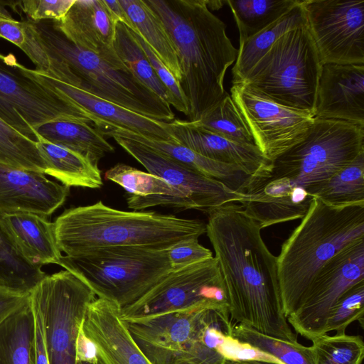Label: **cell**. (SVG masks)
<instances>
[{"label": "cell", "mask_w": 364, "mask_h": 364, "mask_svg": "<svg viewBox=\"0 0 364 364\" xmlns=\"http://www.w3.org/2000/svg\"><path fill=\"white\" fill-rule=\"evenodd\" d=\"M206 213L205 232L225 282L232 321L297 342L283 310L277 257L264 243L260 225L234 203Z\"/></svg>", "instance_id": "obj_1"}, {"label": "cell", "mask_w": 364, "mask_h": 364, "mask_svg": "<svg viewBox=\"0 0 364 364\" xmlns=\"http://www.w3.org/2000/svg\"><path fill=\"white\" fill-rule=\"evenodd\" d=\"M164 24L176 48L189 122H196L225 96L224 79L238 50L226 25L206 0H144Z\"/></svg>", "instance_id": "obj_2"}, {"label": "cell", "mask_w": 364, "mask_h": 364, "mask_svg": "<svg viewBox=\"0 0 364 364\" xmlns=\"http://www.w3.org/2000/svg\"><path fill=\"white\" fill-rule=\"evenodd\" d=\"M58 246L65 255L106 247L139 246L167 249L186 238L206 232L197 219L156 212L123 211L103 204L65 210L53 222Z\"/></svg>", "instance_id": "obj_3"}, {"label": "cell", "mask_w": 364, "mask_h": 364, "mask_svg": "<svg viewBox=\"0 0 364 364\" xmlns=\"http://www.w3.org/2000/svg\"><path fill=\"white\" fill-rule=\"evenodd\" d=\"M364 238V203L328 205L314 197L281 247L278 278L287 317L300 306L316 272L343 247Z\"/></svg>", "instance_id": "obj_4"}, {"label": "cell", "mask_w": 364, "mask_h": 364, "mask_svg": "<svg viewBox=\"0 0 364 364\" xmlns=\"http://www.w3.org/2000/svg\"><path fill=\"white\" fill-rule=\"evenodd\" d=\"M27 20L50 60L49 76L149 118L166 122L174 119L171 105L130 70L117 68L97 54L73 44L57 21Z\"/></svg>", "instance_id": "obj_5"}, {"label": "cell", "mask_w": 364, "mask_h": 364, "mask_svg": "<svg viewBox=\"0 0 364 364\" xmlns=\"http://www.w3.org/2000/svg\"><path fill=\"white\" fill-rule=\"evenodd\" d=\"M364 151V126L346 121L315 118L301 139L250 176L248 182L284 178L314 190Z\"/></svg>", "instance_id": "obj_6"}, {"label": "cell", "mask_w": 364, "mask_h": 364, "mask_svg": "<svg viewBox=\"0 0 364 364\" xmlns=\"http://www.w3.org/2000/svg\"><path fill=\"white\" fill-rule=\"evenodd\" d=\"M59 266L86 283L97 297L123 309L140 299L171 270L166 249L117 246L63 255Z\"/></svg>", "instance_id": "obj_7"}, {"label": "cell", "mask_w": 364, "mask_h": 364, "mask_svg": "<svg viewBox=\"0 0 364 364\" xmlns=\"http://www.w3.org/2000/svg\"><path fill=\"white\" fill-rule=\"evenodd\" d=\"M321 65L306 23L282 35L242 82L271 101L314 117Z\"/></svg>", "instance_id": "obj_8"}, {"label": "cell", "mask_w": 364, "mask_h": 364, "mask_svg": "<svg viewBox=\"0 0 364 364\" xmlns=\"http://www.w3.org/2000/svg\"><path fill=\"white\" fill-rule=\"evenodd\" d=\"M0 118L38 142L34 129L53 120L94 123L93 118L53 87L38 80L15 56L0 53Z\"/></svg>", "instance_id": "obj_9"}, {"label": "cell", "mask_w": 364, "mask_h": 364, "mask_svg": "<svg viewBox=\"0 0 364 364\" xmlns=\"http://www.w3.org/2000/svg\"><path fill=\"white\" fill-rule=\"evenodd\" d=\"M96 298L86 283L65 269L46 275L31 291L41 315L49 364H77L79 329Z\"/></svg>", "instance_id": "obj_10"}, {"label": "cell", "mask_w": 364, "mask_h": 364, "mask_svg": "<svg viewBox=\"0 0 364 364\" xmlns=\"http://www.w3.org/2000/svg\"><path fill=\"white\" fill-rule=\"evenodd\" d=\"M198 306L228 309L225 282L215 257L171 270L140 299L121 309L120 314L127 319Z\"/></svg>", "instance_id": "obj_11"}, {"label": "cell", "mask_w": 364, "mask_h": 364, "mask_svg": "<svg viewBox=\"0 0 364 364\" xmlns=\"http://www.w3.org/2000/svg\"><path fill=\"white\" fill-rule=\"evenodd\" d=\"M364 281V238L350 242L316 272L298 309L287 317L297 333L312 341L326 334L331 312L341 296Z\"/></svg>", "instance_id": "obj_12"}, {"label": "cell", "mask_w": 364, "mask_h": 364, "mask_svg": "<svg viewBox=\"0 0 364 364\" xmlns=\"http://www.w3.org/2000/svg\"><path fill=\"white\" fill-rule=\"evenodd\" d=\"M323 63L364 64V0H301Z\"/></svg>", "instance_id": "obj_13"}, {"label": "cell", "mask_w": 364, "mask_h": 364, "mask_svg": "<svg viewBox=\"0 0 364 364\" xmlns=\"http://www.w3.org/2000/svg\"><path fill=\"white\" fill-rule=\"evenodd\" d=\"M230 96L255 139L270 161L303 138L314 117L279 105L243 82L232 83Z\"/></svg>", "instance_id": "obj_14"}, {"label": "cell", "mask_w": 364, "mask_h": 364, "mask_svg": "<svg viewBox=\"0 0 364 364\" xmlns=\"http://www.w3.org/2000/svg\"><path fill=\"white\" fill-rule=\"evenodd\" d=\"M215 309L220 308L198 306L123 320L132 338L152 364H175L198 338Z\"/></svg>", "instance_id": "obj_15"}, {"label": "cell", "mask_w": 364, "mask_h": 364, "mask_svg": "<svg viewBox=\"0 0 364 364\" xmlns=\"http://www.w3.org/2000/svg\"><path fill=\"white\" fill-rule=\"evenodd\" d=\"M114 141L140 163L146 171L165 180L181 191L190 209L205 212L229 203L240 202L245 194L223 183L206 177L140 142L112 135Z\"/></svg>", "instance_id": "obj_16"}, {"label": "cell", "mask_w": 364, "mask_h": 364, "mask_svg": "<svg viewBox=\"0 0 364 364\" xmlns=\"http://www.w3.org/2000/svg\"><path fill=\"white\" fill-rule=\"evenodd\" d=\"M70 188L41 172L0 163V215L31 213L51 215L65 202Z\"/></svg>", "instance_id": "obj_17"}, {"label": "cell", "mask_w": 364, "mask_h": 364, "mask_svg": "<svg viewBox=\"0 0 364 364\" xmlns=\"http://www.w3.org/2000/svg\"><path fill=\"white\" fill-rule=\"evenodd\" d=\"M314 117L364 126V64L322 63Z\"/></svg>", "instance_id": "obj_18"}, {"label": "cell", "mask_w": 364, "mask_h": 364, "mask_svg": "<svg viewBox=\"0 0 364 364\" xmlns=\"http://www.w3.org/2000/svg\"><path fill=\"white\" fill-rule=\"evenodd\" d=\"M58 23L77 47L97 54L117 68L129 69L114 49L117 22L103 0H75Z\"/></svg>", "instance_id": "obj_19"}, {"label": "cell", "mask_w": 364, "mask_h": 364, "mask_svg": "<svg viewBox=\"0 0 364 364\" xmlns=\"http://www.w3.org/2000/svg\"><path fill=\"white\" fill-rule=\"evenodd\" d=\"M82 327L105 364H152L132 338L115 304L97 297L88 306Z\"/></svg>", "instance_id": "obj_20"}, {"label": "cell", "mask_w": 364, "mask_h": 364, "mask_svg": "<svg viewBox=\"0 0 364 364\" xmlns=\"http://www.w3.org/2000/svg\"><path fill=\"white\" fill-rule=\"evenodd\" d=\"M29 70L38 80L55 88L90 115L94 119L95 127L109 125L130 130L153 139L176 141L167 131L166 122L141 115L45 73L30 68Z\"/></svg>", "instance_id": "obj_21"}, {"label": "cell", "mask_w": 364, "mask_h": 364, "mask_svg": "<svg viewBox=\"0 0 364 364\" xmlns=\"http://www.w3.org/2000/svg\"><path fill=\"white\" fill-rule=\"evenodd\" d=\"M166 127L178 143L208 159L238 166L250 176L270 163L257 146L230 141L189 121L173 119Z\"/></svg>", "instance_id": "obj_22"}, {"label": "cell", "mask_w": 364, "mask_h": 364, "mask_svg": "<svg viewBox=\"0 0 364 364\" xmlns=\"http://www.w3.org/2000/svg\"><path fill=\"white\" fill-rule=\"evenodd\" d=\"M0 228L17 253L32 267L58 264L63 255L54 224L46 217L31 213L2 214Z\"/></svg>", "instance_id": "obj_23"}, {"label": "cell", "mask_w": 364, "mask_h": 364, "mask_svg": "<svg viewBox=\"0 0 364 364\" xmlns=\"http://www.w3.org/2000/svg\"><path fill=\"white\" fill-rule=\"evenodd\" d=\"M97 129L105 136L116 135L140 142L240 193H244L250 178V175L238 166L208 159L176 141L153 139L130 130L109 125L100 126Z\"/></svg>", "instance_id": "obj_24"}, {"label": "cell", "mask_w": 364, "mask_h": 364, "mask_svg": "<svg viewBox=\"0 0 364 364\" xmlns=\"http://www.w3.org/2000/svg\"><path fill=\"white\" fill-rule=\"evenodd\" d=\"M38 138L65 147L86 157L98 166L114 147L105 135L89 123L72 120H53L34 129Z\"/></svg>", "instance_id": "obj_25"}, {"label": "cell", "mask_w": 364, "mask_h": 364, "mask_svg": "<svg viewBox=\"0 0 364 364\" xmlns=\"http://www.w3.org/2000/svg\"><path fill=\"white\" fill-rule=\"evenodd\" d=\"M37 145L46 162L44 174L68 187L99 188L103 183L97 165L65 147L38 138Z\"/></svg>", "instance_id": "obj_26"}, {"label": "cell", "mask_w": 364, "mask_h": 364, "mask_svg": "<svg viewBox=\"0 0 364 364\" xmlns=\"http://www.w3.org/2000/svg\"><path fill=\"white\" fill-rule=\"evenodd\" d=\"M313 198L304 188L296 186L285 195L245 194L240 203L245 214L263 229L278 223L302 219Z\"/></svg>", "instance_id": "obj_27"}, {"label": "cell", "mask_w": 364, "mask_h": 364, "mask_svg": "<svg viewBox=\"0 0 364 364\" xmlns=\"http://www.w3.org/2000/svg\"><path fill=\"white\" fill-rule=\"evenodd\" d=\"M36 318L30 299L0 322V364H34Z\"/></svg>", "instance_id": "obj_28"}, {"label": "cell", "mask_w": 364, "mask_h": 364, "mask_svg": "<svg viewBox=\"0 0 364 364\" xmlns=\"http://www.w3.org/2000/svg\"><path fill=\"white\" fill-rule=\"evenodd\" d=\"M133 26L181 83V74L174 44L162 21L144 0H119ZM132 31V30H131Z\"/></svg>", "instance_id": "obj_29"}, {"label": "cell", "mask_w": 364, "mask_h": 364, "mask_svg": "<svg viewBox=\"0 0 364 364\" xmlns=\"http://www.w3.org/2000/svg\"><path fill=\"white\" fill-rule=\"evenodd\" d=\"M306 23V15L300 0L296 6L271 25L240 42L237 56L232 69V83L243 82L252 68L282 35Z\"/></svg>", "instance_id": "obj_30"}, {"label": "cell", "mask_w": 364, "mask_h": 364, "mask_svg": "<svg viewBox=\"0 0 364 364\" xmlns=\"http://www.w3.org/2000/svg\"><path fill=\"white\" fill-rule=\"evenodd\" d=\"M313 197L333 207L364 203V151L321 183Z\"/></svg>", "instance_id": "obj_31"}, {"label": "cell", "mask_w": 364, "mask_h": 364, "mask_svg": "<svg viewBox=\"0 0 364 364\" xmlns=\"http://www.w3.org/2000/svg\"><path fill=\"white\" fill-rule=\"evenodd\" d=\"M300 0H227L240 33V42L278 20Z\"/></svg>", "instance_id": "obj_32"}, {"label": "cell", "mask_w": 364, "mask_h": 364, "mask_svg": "<svg viewBox=\"0 0 364 364\" xmlns=\"http://www.w3.org/2000/svg\"><path fill=\"white\" fill-rule=\"evenodd\" d=\"M114 46L119 58L134 76L170 105L167 90L158 78L146 54L132 36L130 29L121 22H117L116 25Z\"/></svg>", "instance_id": "obj_33"}, {"label": "cell", "mask_w": 364, "mask_h": 364, "mask_svg": "<svg viewBox=\"0 0 364 364\" xmlns=\"http://www.w3.org/2000/svg\"><path fill=\"white\" fill-rule=\"evenodd\" d=\"M232 336L278 359L284 364H314L311 346L272 337L243 324L234 323Z\"/></svg>", "instance_id": "obj_34"}, {"label": "cell", "mask_w": 364, "mask_h": 364, "mask_svg": "<svg viewBox=\"0 0 364 364\" xmlns=\"http://www.w3.org/2000/svg\"><path fill=\"white\" fill-rule=\"evenodd\" d=\"M190 122L230 141L257 146L252 133L228 92L225 97L200 119Z\"/></svg>", "instance_id": "obj_35"}, {"label": "cell", "mask_w": 364, "mask_h": 364, "mask_svg": "<svg viewBox=\"0 0 364 364\" xmlns=\"http://www.w3.org/2000/svg\"><path fill=\"white\" fill-rule=\"evenodd\" d=\"M9 1H0V38L18 46L35 65L38 71L50 74V60L28 22L15 19L6 9Z\"/></svg>", "instance_id": "obj_36"}, {"label": "cell", "mask_w": 364, "mask_h": 364, "mask_svg": "<svg viewBox=\"0 0 364 364\" xmlns=\"http://www.w3.org/2000/svg\"><path fill=\"white\" fill-rule=\"evenodd\" d=\"M105 178L119 185L131 195L175 196L183 198L188 203L183 193L165 180L125 164L118 163L109 168L105 173Z\"/></svg>", "instance_id": "obj_37"}, {"label": "cell", "mask_w": 364, "mask_h": 364, "mask_svg": "<svg viewBox=\"0 0 364 364\" xmlns=\"http://www.w3.org/2000/svg\"><path fill=\"white\" fill-rule=\"evenodd\" d=\"M0 163L43 173L46 168L37 142L24 136L1 118Z\"/></svg>", "instance_id": "obj_38"}, {"label": "cell", "mask_w": 364, "mask_h": 364, "mask_svg": "<svg viewBox=\"0 0 364 364\" xmlns=\"http://www.w3.org/2000/svg\"><path fill=\"white\" fill-rule=\"evenodd\" d=\"M312 343L314 364H361L364 358V343L359 336L324 334Z\"/></svg>", "instance_id": "obj_39"}, {"label": "cell", "mask_w": 364, "mask_h": 364, "mask_svg": "<svg viewBox=\"0 0 364 364\" xmlns=\"http://www.w3.org/2000/svg\"><path fill=\"white\" fill-rule=\"evenodd\" d=\"M46 275L41 268L32 267L17 253L0 228V282L30 293Z\"/></svg>", "instance_id": "obj_40"}, {"label": "cell", "mask_w": 364, "mask_h": 364, "mask_svg": "<svg viewBox=\"0 0 364 364\" xmlns=\"http://www.w3.org/2000/svg\"><path fill=\"white\" fill-rule=\"evenodd\" d=\"M364 281L348 289L331 310L326 332L335 331L336 334L346 333V328L358 321L363 326Z\"/></svg>", "instance_id": "obj_41"}, {"label": "cell", "mask_w": 364, "mask_h": 364, "mask_svg": "<svg viewBox=\"0 0 364 364\" xmlns=\"http://www.w3.org/2000/svg\"><path fill=\"white\" fill-rule=\"evenodd\" d=\"M131 33L146 54L158 78L167 90L170 97V105L173 106L176 109L187 116L188 112V101L181 83L175 78L169 69L160 60L141 36L132 31H131Z\"/></svg>", "instance_id": "obj_42"}, {"label": "cell", "mask_w": 364, "mask_h": 364, "mask_svg": "<svg viewBox=\"0 0 364 364\" xmlns=\"http://www.w3.org/2000/svg\"><path fill=\"white\" fill-rule=\"evenodd\" d=\"M75 0H23L10 1L9 6L20 10L31 21L46 20L60 21Z\"/></svg>", "instance_id": "obj_43"}, {"label": "cell", "mask_w": 364, "mask_h": 364, "mask_svg": "<svg viewBox=\"0 0 364 364\" xmlns=\"http://www.w3.org/2000/svg\"><path fill=\"white\" fill-rule=\"evenodd\" d=\"M198 239H183L166 249L172 270L181 269L213 257L212 252L200 245Z\"/></svg>", "instance_id": "obj_44"}, {"label": "cell", "mask_w": 364, "mask_h": 364, "mask_svg": "<svg viewBox=\"0 0 364 364\" xmlns=\"http://www.w3.org/2000/svg\"><path fill=\"white\" fill-rule=\"evenodd\" d=\"M217 351L225 359L242 361H258L271 364H284L271 355L228 335Z\"/></svg>", "instance_id": "obj_45"}, {"label": "cell", "mask_w": 364, "mask_h": 364, "mask_svg": "<svg viewBox=\"0 0 364 364\" xmlns=\"http://www.w3.org/2000/svg\"><path fill=\"white\" fill-rule=\"evenodd\" d=\"M29 295L30 293L10 288L0 282V322L23 305Z\"/></svg>", "instance_id": "obj_46"}, {"label": "cell", "mask_w": 364, "mask_h": 364, "mask_svg": "<svg viewBox=\"0 0 364 364\" xmlns=\"http://www.w3.org/2000/svg\"><path fill=\"white\" fill-rule=\"evenodd\" d=\"M98 358L99 353L96 344L85 334L81 324L76 343L77 362H92L97 360Z\"/></svg>", "instance_id": "obj_47"}, {"label": "cell", "mask_w": 364, "mask_h": 364, "mask_svg": "<svg viewBox=\"0 0 364 364\" xmlns=\"http://www.w3.org/2000/svg\"><path fill=\"white\" fill-rule=\"evenodd\" d=\"M31 302L36 318L34 364H49L43 341L41 315L36 306L31 300Z\"/></svg>", "instance_id": "obj_48"}, {"label": "cell", "mask_w": 364, "mask_h": 364, "mask_svg": "<svg viewBox=\"0 0 364 364\" xmlns=\"http://www.w3.org/2000/svg\"><path fill=\"white\" fill-rule=\"evenodd\" d=\"M105 6L109 11L114 20L117 22H121L127 26L130 30L133 31V26L131 21L126 13L124 8L120 4L119 0L107 1L103 0Z\"/></svg>", "instance_id": "obj_49"}, {"label": "cell", "mask_w": 364, "mask_h": 364, "mask_svg": "<svg viewBox=\"0 0 364 364\" xmlns=\"http://www.w3.org/2000/svg\"><path fill=\"white\" fill-rule=\"evenodd\" d=\"M258 361L232 360L224 358L221 364H259Z\"/></svg>", "instance_id": "obj_50"}, {"label": "cell", "mask_w": 364, "mask_h": 364, "mask_svg": "<svg viewBox=\"0 0 364 364\" xmlns=\"http://www.w3.org/2000/svg\"><path fill=\"white\" fill-rule=\"evenodd\" d=\"M77 364H105V363L102 361V360L100 358L99 355V358L95 361H77Z\"/></svg>", "instance_id": "obj_51"}, {"label": "cell", "mask_w": 364, "mask_h": 364, "mask_svg": "<svg viewBox=\"0 0 364 364\" xmlns=\"http://www.w3.org/2000/svg\"><path fill=\"white\" fill-rule=\"evenodd\" d=\"M259 364H271V363H267L260 362Z\"/></svg>", "instance_id": "obj_52"}]
</instances>
